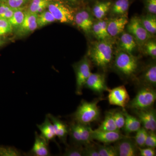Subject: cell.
<instances>
[{
    "label": "cell",
    "instance_id": "5bb4252c",
    "mask_svg": "<svg viewBox=\"0 0 156 156\" xmlns=\"http://www.w3.org/2000/svg\"><path fill=\"white\" fill-rule=\"evenodd\" d=\"M136 83L141 87L155 88L156 86V64L153 62L147 66L140 75L136 77Z\"/></svg>",
    "mask_w": 156,
    "mask_h": 156
},
{
    "label": "cell",
    "instance_id": "f1b7e54d",
    "mask_svg": "<svg viewBox=\"0 0 156 156\" xmlns=\"http://www.w3.org/2000/svg\"><path fill=\"white\" fill-rule=\"evenodd\" d=\"M77 123L78 128L82 139L83 145H86L91 143L93 142V140L91 138V130L92 128L89 125H83Z\"/></svg>",
    "mask_w": 156,
    "mask_h": 156
},
{
    "label": "cell",
    "instance_id": "d6986e66",
    "mask_svg": "<svg viewBox=\"0 0 156 156\" xmlns=\"http://www.w3.org/2000/svg\"><path fill=\"white\" fill-rule=\"evenodd\" d=\"M35 137L33 146L30 151L32 155L35 156H50L48 144L47 141L41 135L35 132Z\"/></svg>",
    "mask_w": 156,
    "mask_h": 156
},
{
    "label": "cell",
    "instance_id": "ba28073f",
    "mask_svg": "<svg viewBox=\"0 0 156 156\" xmlns=\"http://www.w3.org/2000/svg\"><path fill=\"white\" fill-rule=\"evenodd\" d=\"M108 98L111 105H116L125 108L130 101V96L126 87L124 85L113 89H109Z\"/></svg>",
    "mask_w": 156,
    "mask_h": 156
},
{
    "label": "cell",
    "instance_id": "4fadbf2b",
    "mask_svg": "<svg viewBox=\"0 0 156 156\" xmlns=\"http://www.w3.org/2000/svg\"><path fill=\"white\" fill-rule=\"evenodd\" d=\"M136 117L144 127L147 131L155 132L156 112L154 108L140 110H133Z\"/></svg>",
    "mask_w": 156,
    "mask_h": 156
},
{
    "label": "cell",
    "instance_id": "7c38bea8",
    "mask_svg": "<svg viewBox=\"0 0 156 156\" xmlns=\"http://www.w3.org/2000/svg\"><path fill=\"white\" fill-rule=\"evenodd\" d=\"M91 138L92 140H96L104 144H110L128 136L124 135L120 131H101L96 129L91 130Z\"/></svg>",
    "mask_w": 156,
    "mask_h": 156
},
{
    "label": "cell",
    "instance_id": "681fc988",
    "mask_svg": "<svg viewBox=\"0 0 156 156\" xmlns=\"http://www.w3.org/2000/svg\"><path fill=\"white\" fill-rule=\"evenodd\" d=\"M1 2H2V0H0V5H1Z\"/></svg>",
    "mask_w": 156,
    "mask_h": 156
},
{
    "label": "cell",
    "instance_id": "8fae6325",
    "mask_svg": "<svg viewBox=\"0 0 156 156\" xmlns=\"http://www.w3.org/2000/svg\"><path fill=\"white\" fill-rule=\"evenodd\" d=\"M84 88L92 90L98 95H103L104 92L109 89L107 86L105 75L101 73H92L87 80Z\"/></svg>",
    "mask_w": 156,
    "mask_h": 156
},
{
    "label": "cell",
    "instance_id": "6da1fadb",
    "mask_svg": "<svg viewBox=\"0 0 156 156\" xmlns=\"http://www.w3.org/2000/svg\"><path fill=\"white\" fill-rule=\"evenodd\" d=\"M87 56L91 62L105 71L112 63L113 47L110 40L98 41L89 47Z\"/></svg>",
    "mask_w": 156,
    "mask_h": 156
},
{
    "label": "cell",
    "instance_id": "d6a6232c",
    "mask_svg": "<svg viewBox=\"0 0 156 156\" xmlns=\"http://www.w3.org/2000/svg\"><path fill=\"white\" fill-rule=\"evenodd\" d=\"M63 155L65 156H83V146L76 144H73V145L71 146L68 145Z\"/></svg>",
    "mask_w": 156,
    "mask_h": 156
},
{
    "label": "cell",
    "instance_id": "83f0119b",
    "mask_svg": "<svg viewBox=\"0 0 156 156\" xmlns=\"http://www.w3.org/2000/svg\"><path fill=\"white\" fill-rule=\"evenodd\" d=\"M50 0H32L27 11L39 14L48 8Z\"/></svg>",
    "mask_w": 156,
    "mask_h": 156
},
{
    "label": "cell",
    "instance_id": "f6af8a7d",
    "mask_svg": "<svg viewBox=\"0 0 156 156\" xmlns=\"http://www.w3.org/2000/svg\"><path fill=\"white\" fill-rule=\"evenodd\" d=\"M6 2L11 8L18 9L22 8L28 0H5Z\"/></svg>",
    "mask_w": 156,
    "mask_h": 156
},
{
    "label": "cell",
    "instance_id": "e0dca14e",
    "mask_svg": "<svg viewBox=\"0 0 156 156\" xmlns=\"http://www.w3.org/2000/svg\"><path fill=\"white\" fill-rule=\"evenodd\" d=\"M53 124L56 136L62 143L67 146V138L69 132V126L58 118L53 115H47Z\"/></svg>",
    "mask_w": 156,
    "mask_h": 156
},
{
    "label": "cell",
    "instance_id": "bcb514c9",
    "mask_svg": "<svg viewBox=\"0 0 156 156\" xmlns=\"http://www.w3.org/2000/svg\"><path fill=\"white\" fill-rule=\"evenodd\" d=\"M63 1L67 3L68 5L73 8L81 5L85 3L84 0H63Z\"/></svg>",
    "mask_w": 156,
    "mask_h": 156
},
{
    "label": "cell",
    "instance_id": "836d02e7",
    "mask_svg": "<svg viewBox=\"0 0 156 156\" xmlns=\"http://www.w3.org/2000/svg\"><path fill=\"white\" fill-rule=\"evenodd\" d=\"M100 156H118L114 146L104 144H96Z\"/></svg>",
    "mask_w": 156,
    "mask_h": 156
},
{
    "label": "cell",
    "instance_id": "1f68e13d",
    "mask_svg": "<svg viewBox=\"0 0 156 156\" xmlns=\"http://www.w3.org/2000/svg\"><path fill=\"white\" fill-rule=\"evenodd\" d=\"M16 9L10 7L5 0H2L0 5V18L9 20L14 14Z\"/></svg>",
    "mask_w": 156,
    "mask_h": 156
},
{
    "label": "cell",
    "instance_id": "f546056e",
    "mask_svg": "<svg viewBox=\"0 0 156 156\" xmlns=\"http://www.w3.org/2000/svg\"><path fill=\"white\" fill-rule=\"evenodd\" d=\"M153 38L149 39L144 44L141 48L144 53L151 56L153 59L156 58V42Z\"/></svg>",
    "mask_w": 156,
    "mask_h": 156
},
{
    "label": "cell",
    "instance_id": "52a82bcc",
    "mask_svg": "<svg viewBox=\"0 0 156 156\" xmlns=\"http://www.w3.org/2000/svg\"><path fill=\"white\" fill-rule=\"evenodd\" d=\"M126 31L131 34L136 40L138 47L141 48L144 44L149 39L153 37L144 27L140 17L134 16L131 17L126 25Z\"/></svg>",
    "mask_w": 156,
    "mask_h": 156
},
{
    "label": "cell",
    "instance_id": "8992f818",
    "mask_svg": "<svg viewBox=\"0 0 156 156\" xmlns=\"http://www.w3.org/2000/svg\"><path fill=\"white\" fill-rule=\"evenodd\" d=\"M92 64L87 55L74 65L76 77V93L77 95H81L83 94V90L85 84L92 73L91 72Z\"/></svg>",
    "mask_w": 156,
    "mask_h": 156
},
{
    "label": "cell",
    "instance_id": "7a4b0ae2",
    "mask_svg": "<svg viewBox=\"0 0 156 156\" xmlns=\"http://www.w3.org/2000/svg\"><path fill=\"white\" fill-rule=\"evenodd\" d=\"M112 64L115 70L123 77L136 79L139 68V60L136 56L119 49Z\"/></svg>",
    "mask_w": 156,
    "mask_h": 156
},
{
    "label": "cell",
    "instance_id": "ab89813d",
    "mask_svg": "<svg viewBox=\"0 0 156 156\" xmlns=\"http://www.w3.org/2000/svg\"><path fill=\"white\" fill-rule=\"evenodd\" d=\"M145 147L154 148L156 147V134L155 132L148 131L146 139Z\"/></svg>",
    "mask_w": 156,
    "mask_h": 156
},
{
    "label": "cell",
    "instance_id": "484cf974",
    "mask_svg": "<svg viewBox=\"0 0 156 156\" xmlns=\"http://www.w3.org/2000/svg\"><path fill=\"white\" fill-rule=\"evenodd\" d=\"M26 12V11H25L23 7L16 9L12 17L9 20V22L12 26V28L15 29V30H16L23 22L25 17Z\"/></svg>",
    "mask_w": 156,
    "mask_h": 156
},
{
    "label": "cell",
    "instance_id": "b9f144b4",
    "mask_svg": "<svg viewBox=\"0 0 156 156\" xmlns=\"http://www.w3.org/2000/svg\"><path fill=\"white\" fill-rule=\"evenodd\" d=\"M144 7L147 14H156V0H144Z\"/></svg>",
    "mask_w": 156,
    "mask_h": 156
},
{
    "label": "cell",
    "instance_id": "d590c367",
    "mask_svg": "<svg viewBox=\"0 0 156 156\" xmlns=\"http://www.w3.org/2000/svg\"><path fill=\"white\" fill-rule=\"evenodd\" d=\"M112 115L118 129L120 130L123 128L125 125V116L122 110H112Z\"/></svg>",
    "mask_w": 156,
    "mask_h": 156
},
{
    "label": "cell",
    "instance_id": "7bdbcfd3",
    "mask_svg": "<svg viewBox=\"0 0 156 156\" xmlns=\"http://www.w3.org/2000/svg\"><path fill=\"white\" fill-rule=\"evenodd\" d=\"M92 32L94 35L95 37L97 38L98 41L106 40L101 33L97 21H95L93 23L92 27Z\"/></svg>",
    "mask_w": 156,
    "mask_h": 156
},
{
    "label": "cell",
    "instance_id": "ffe728a7",
    "mask_svg": "<svg viewBox=\"0 0 156 156\" xmlns=\"http://www.w3.org/2000/svg\"><path fill=\"white\" fill-rule=\"evenodd\" d=\"M112 1L110 0H97L94 2L92 7V15L98 20L103 19L109 12Z\"/></svg>",
    "mask_w": 156,
    "mask_h": 156
},
{
    "label": "cell",
    "instance_id": "7dc6e473",
    "mask_svg": "<svg viewBox=\"0 0 156 156\" xmlns=\"http://www.w3.org/2000/svg\"><path fill=\"white\" fill-rule=\"evenodd\" d=\"M5 41L2 39H0V47L2 46L5 44Z\"/></svg>",
    "mask_w": 156,
    "mask_h": 156
},
{
    "label": "cell",
    "instance_id": "c3c4849f",
    "mask_svg": "<svg viewBox=\"0 0 156 156\" xmlns=\"http://www.w3.org/2000/svg\"><path fill=\"white\" fill-rule=\"evenodd\" d=\"M84 2H93V1H94V2H95V1H97V0H84Z\"/></svg>",
    "mask_w": 156,
    "mask_h": 156
},
{
    "label": "cell",
    "instance_id": "d4e9b609",
    "mask_svg": "<svg viewBox=\"0 0 156 156\" xmlns=\"http://www.w3.org/2000/svg\"><path fill=\"white\" fill-rule=\"evenodd\" d=\"M97 129L101 131H120L115 122L112 115V111L106 112L104 120Z\"/></svg>",
    "mask_w": 156,
    "mask_h": 156
},
{
    "label": "cell",
    "instance_id": "60d3db41",
    "mask_svg": "<svg viewBox=\"0 0 156 156\" xmlns=\"http://www.w3.org/2000/svg\"><path fill=\"white\" fill-rule=\"evenodd\" d=\"M108 20H107L104 18L103 19L98 20L97 22L106 40H109V39L111 37L109 35L108 33Z\"/></svg>",
    "mask_w": 156,
    "mask_h": 156
},
{
    "label": "cell",
    "instance_id": "44dd1931",
    "mask_svg": "<svg viewBox=\"0 0 156 156\" xmlns=\"http://www.w3.org/2000/svg\"><path fill=\"white\" fill-rule=\"evenodd\" d=\"M37 127L41 131V135L48 143L50 141H55L56 136L55 130L52 122L48 116H46L44 122L41 125H37Z\"/></svg>",
    "mask_w": 156,
    "mask_h": 156
},
{
    "label": "cell",
    "instance_id": "3957f363",
    "mask_svg": "<svg viewBox=\"0 0 156 156\" xmlns=\"http://www.w3.org/2000/svg\"><path fill=\"white\" fill-rule=\"evenodd\" d=\"M101 98L89 102L83 100L73 115V122L89 125L100 119V110L98 105Z\"/></svg>",
    "mask_w": 156,
    "mask_h": 156
},
{
    "label": "cell",
    "instance_id": "ac0fdd59",
    "mask_svg": "<svg viewBox=\"0 0 156 156\" xmlns=\"http://www.w3.org/2000/svg\"><path fill=\"white\" fill-rule=\"evenodd\" d=\"M118 44L119 49L133 55H134L136 48L138 47L134 37L125 30L120 34Z\"/></svg>",
    "mask_w": 156,
    "mask_h": 156
},
{
    "label": "cell",
    "instance_id": "603a6c76",
    "mask_svg": "<svg viewBox=\"0 0 156 156\" xmlns=\"http://www.w3.org/2000/svg\"><path fill=\"white\" fill-rule=\"evenodd\" d=\"M131 2V0H115L112 3L110 13L114 17L126 15Z\"/></svg>",
    "mask_w": 156,
    "mask_h": 156
},
{
    "label": "cell",
    "instance_id": "30bf717a",
    "mask_svg": "<svg viewBox=\"0 0 156 156\" xmlns=\"http://www.w3.org/2000/svg\"><path fill=\"white\" fill-rule=\"evenodd\" d=\"M132 137L128 136L115 143L118 156H136L139 154L138 146Z\"/></svg>",
    "mask_w": 156,
    "mask_h": 156
},
{
    "label": "cell",
    "instance_id": "8d00e7d4",
    "mask_svg": "<svg viewBox=\"0 0 156 156\" xmlns=\"http://www.w3.org/2000/svg\"><path fill=\"white\" fill-rule=\"evenodd\" d=\"M84 156H100L97 145L92 143L83 146Z\"/></svg>",
    "mask_w": 156,
    "mask_h": 156
},
{
    "label": "cell",
    "instance_id": "9a60e30c",
    "mask_svg": "<svg viewBox=\"0 0 156 156\" xmlns=\"http://www.w3.org/2000/svg\"><path fill=\"white\" fill-rule=\"evenodd\" d=\"M37 15L38 14L26 11L23 22L15 30L16 36L18 37L25 36L38 28L37 22Z\"/></svg>",
    "mask_w": 156,
    "mask_h": 156
},
{
    "label": "cell",
    "instance_id": "7402d4cb",
    "mask_svg": "<svg viewBox=\"0 0 156 156\" xmlns=\"http://www.w3.org/2000/svg\"><path fill=\"white\" fill-rule=\"evenodd\" d=\"M122 111L125 116L124 131L127 134L136 132L141 127V124L137 117L131 115L126 111L125 108H122Z\"/></svg>",
    "mask_w": 156,
    "mask_h": 156
},
{
    "label": "cell",
    "instance_id": "9c48e42d",
    "mask_svg": "<svg viewBox=\"0 0 156 156\" xmlns=\"http://www.w3.org/2000/svg\"><path fill=\"white\" fill-rule=\"evenodd\" d=\"M93 16L92 11L88 8H83L76 12L74 22L85 33L89 34L92 32V26L95 22Z\"/></svg>",
    "mask_w": 156,
    "mask_h": 156
},
{
    "label": "cell",
    "instance_id": "e575fe53",
    "mask_svg": "<svg viewBox=\"0 0 156 156\" xmlns=\"http://www.w3.org/2000/svg\"><path fill=\"white\" fill-rule=\"evenodd\" d=\"M148 131L146 129L141 127L136 131V134L134 137V141L138 147H145V142L147 136Z\"/></svg>",
    "mask_w": 156,
    "mask_h": 156
},
{
    "label": "cell",
    "instance_id": "2e32d148",
    "mask_svg": "<svg viewBox=\"0 0 156 156\" xmlns=\"http://www.w3.org/2000/svg\"><path fill=\"white\" fill-rule=\"evenodd\" d=\"M127 15L114 17L108 21L107 31L111 37L121 34L125 30L128 22Z\"/></svg>",
    "mask_w": 156,
    "mask_h": 156
},
{
    "label": "cell",
    "instance_id": "5b68a950",
    "mask_svg": "<svg viewBox=\"0 0 156 156\" xmlns=\"http://www.w3.org/2000/svg\"><path fill=\"white\" fill-rule=\"evenodd\" d=\"M47 9L56 21L66 23H72L74 21V8L63 0H50Z\"/></svg>",
    "mask_w": 156,
    "mask_h": 156
},
{
    "label": "cell",
    "instance_id": "74e56055",
    "mask_svg": "<svg viewBox=\"0 0 156 156\" xmlns=\"http://www.w3.org/2000/svg\"><path fill=\"white\" fill-rule=\"evenodd\" d=\"M13 29L9 20L0 18V36L10 33Z\"/></svg>",
    "mask_w": 156,
    "mask_h": 156
},
{
    "label": "cell",
    "instance_id": "277c9868",
    "mask_svg": "<svg viewBox=\"0 0 156 156\" xmlns=\"http://www.w3.org/2000/svg\"><path fill=\"white\" fill-rule=\"evenodd\" d=\"M156 100V91L155 88L141 87L136 96L129 101L128 108L133 110H140L153 107Z\"/></svg>",
    "mask_w": 156,
    "mask_h": 156
},
{
    "label": "cell",
    "instance_id": "4316f807",
    "mask_svg": "<svg viewBox=\"0 0 156 156\" xmlns=\"http://www.w3.org/2000/svg\"><path fill=\"white\" fill-rule=\"evenodd\" d=\"M56 21L53 15L48 11L45 10L38 14L37 22L38 28L44 27Z\"/></svg>",
    "mask_w": 156,
    "mask_h": 156
},
{
    "label": "cell",
    "instance_id": "4dcf8cb0",
    "mask_svg": "<svg viewBox=\"0 0 156 156\" xmlns=\"http://www.w3.org/2000/svg\"><path fill=\"white\" fill-rule=\"evenodd\" d=\"M69 135L73 142V144L83 145L78 124L76 122H73L70 124Z\"/></svg>",
    "mask_w": 156,
    "mask_h": 156
},
{
    "label": "cell",
    "instance_id": "f35d334b",
    "mask_svg": "<svg viewBox=\"0 0 156 156\" xmlns=\"http://www.w3.org/2000/svg\"><path fill=\"white\" fill-rule=\"evenodd\" d=\"M21 153L15 148L11 147H0V156H20Z\"/></svg>",
    "mask_w": 156,
    "mask_h": 156
},
{
    "label": "cell",
    "instance_id": "ee69618b",
    "mask_svg": "<svg viewBox=\"0 0 156 156\" xmlns=\"http://www.w3.org/2000/svg\"><path fill=\"white\" fill-rule=\"evenodd\" d=\"M140 155L141 156H155L156 150L154 148L138 147Z\"/></svg>",
    "mask_w": 156,
    "mask_h": 156
},
{
    "label": "cell",
    "instance_id": "cb8c5ba5",
    "mask_svg": "<svg viewBox=\"0 0 156 156\" xmlns=\"http://www.w3.org/2000/svg\"><path fill=\"white\" fill-rule=\"evenodd\" d=\"M144 27L152 35L156 33V17L155 14H147L140 17Z\"/></svg>",
    "mask_w": 156,
    "mask_h": 156
}]
</instances>
